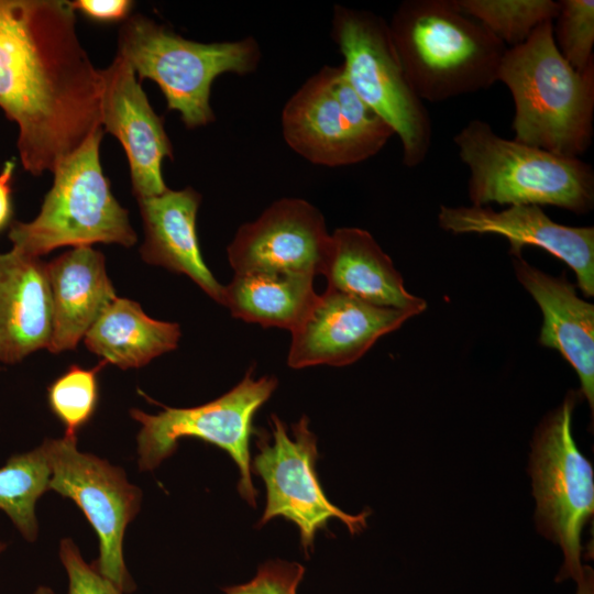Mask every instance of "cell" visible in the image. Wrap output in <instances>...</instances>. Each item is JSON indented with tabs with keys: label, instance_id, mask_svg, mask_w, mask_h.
<instances>
[{
	"label": "cell",
	"instance_id": "cell-19",
	"mask_svg": "<svg viewBox=\"0 0 594 594\" xmlns=\"http://www.w3.org/2000/svg\"><path fill=\"white\" fill-rule=\"evenodd\" d=\"M52 316L46 263L14 249L0 253V362L47 349Z\"/></svg>",
	"mask_w": 594,
	"mask_h": 594
},
{
	"label": "cell",
	"instance_id": "cell-34",
	"mask_svg": "<svg viewBox=\"0 0 594 594\" xmlns=\"http://www.w3.org/2000/svg\"><path fill=\"white\" fill-rule=\"evenodd\" d=\"M4 548H6V544L0 542V553L4 550Z\"/></svg>",
	"mask_w": 594,
	"mask_h": 594
},
{
	"label": "cell",
	"instance_id": "cell-31",
	"mask_svg": "<svg viewBox=\"0 0 594 594\" xmlns=\"http://www.w3.org/2000/svg\"><path fill=\"white\" fill-rule=\"evenodd\" d=\"M15 158L7 161L0 172V231H2L12 217L11 183L15 170Z\"/></svg>",
	"mask_w": 594,
	"mask_h": 594
},
{
	"label": "cell",
	"instance_id": "cell-23",
	"mask_svg": "<svg viewBox=\"0 0 594 594\" xmlns=\"http://www.w3.org/2000/svg\"><path fill=\"white\" fill-rule=\"evenodd\" d=\"M314 278L299 274H234L232 280L223 286L221 305L234 318L292 332L318 297Z\"/></svg>",
	"mask_w": 594,
	"mask_h": 594
},
{
	"label": "cell",
	"instance_id": "cell-21",
	"mask_svg": "<svg viewBox=\"0 0 594 594\" xmlns=\"http://www.w3.org/2000/svg\"><path fill=\"white\" fill-rule=\"evenodd\" d=\"M328 288L380 307L425 311L427 302L405 288L402 274L372 234L355 227L338 228L321 272Z\"/></svg>",
	"mask_w": 594,
	"mask_h": 594
},
{
	"label": "cell",
	"instance_id": "cell-8",
	"mask_svg": "<svg viewBox=\"0 0 594 594\" xmlns=\"http://www.w3.org/2000/svg\"><path fill=\"white\" fill-rule=\"evenodd\" d=\"M581 397L570 391L561 405L538 426L531 444L529 473L536 499L538 531L561 548L557 582L581 579L584 526L594 513V473L572 432L573 410Z\"/></svg>",
	"mask_w": 594,
	"mask_h": 594
},
{
	"label": "cell",
	"instance_id": "cell-12",
	"mask_svg": "<svg viewBox=\"0 0 594 594\" xmlns=\"http://www.w3.org/2000/svg\"><path fill=\"white\" fill-rule=\"evenodd\" d=\"M271 419L272 441L264 431L257 432L258 453L251 464L266 486V507L258 526L275 517L293 521L307 556L316 534L332 518L342 521L351 535L365 529L370 510L351 515L327 498L316 472L317 438L309 429V419L302 416L293 424V438L276 415Z\"/></svg>",
	"mask_w": 594,
	"mask_h": 594
},
{
	"label": "cell",
	"instance_id": "cell-18",
	"mask_svg": "<svg viewBox=\"0 0 594 594\" xmlns=\"http://www.w3.org/2000/svg\"><path fill=\"white\" fill-rule=\"evenodd\" d=\"M200 195L187 187L167 188L157 196L139 199L144 228L140 253L144 262L184 274L221 305L223 285L206 265L196 230Z\"/></svg>",
	"mask_w": 594,
	"mask_h": 594
},
{
	"label": "cell",
	"instance_id": "cell-16",
	"mask_svg": "<svg viewBox=\"0 0 594 594\" xmlns=\"http://www.w3.org/2000/svg\"><path fill=\"white\" fill-rule=\"evenodd\" d=\"M100 73L101 127L124 148L133 194L136 200L161 195L167 189L162 163L165 157L173 158L163 120L154 112L135 72L125 59L117 55Z\"/></svg>",
	"mask_w": 594,
	"mask_h": 594
},
{
	"label": "cell",
	"instance_id": "cell-24",
	"mask_svg": "<svg viewBox=\"0 0 594 594\" xmlns=\"http://www.w3.org/2000/svg\"><path fill=\"white\" fill-rule=\"evenodd\" d=\"M51 468L43 446L11 457L0 468V509L28 541L38 534L36 501L48 491Z\"/></svg>",
	"mask_w": 594,
	"mask_h": 594
},
{
	"label": "cell",
	"instance_id": "cell-25",
	"mask_svg": "<svg viewBox=\"0 0 594 594\" xmlns=\"http://www.w3.org/2000/svg\"><path fill=\"white\" fill-rule=\"evenodd\" d=\"M507 48L526 42L542 23L553 21L560 3L553 0H455Z\"/></svg>",
	"mask_w": 594,
	"mask_h": 594
},
{
	"label": "cell",
	"instance_id": "cell-33",
	"mask_svg": "<svg viewBox=\"0 0 594 594\" xmlns=\"http://www.w3.org/2000/svg\"><path fill=\"white\" fill-rule=\"evenodd\" d=\"M33 594H54V592L46 586H40Z\"/></svg>",
	"mask_w": 594,
	"mask_h": 594
},
{
	"label": "cell",
	"instance_id": "cell-11",
	"mask_svg": "<svg viewBox=\"0 0 594 594\" xmlns=\"http://www.w3.org/2000/svg\"><path fill=\"white\" fill-rule=\"evenodd\" d=\"M42 446L51 468L48 491L76 503L99 538V557L91 564L122 593L133 592L135 583L123 559V537L139 513L141 491L121 468L80 452L77 439H46Z\"/></svg>",
	"mask_w": 594,
	"mask_h": 594
},
{
	"label": "cell",
	"instance_id": "cell-7",
	"mask_svg": "<svg viewBox=\"0 0 594 594\" xmlns=\"http://www.w3.org/2000/svg\"><path fill=\"white\" fill-rule=\"evenodd\" d=\"M331 35L343 56L345 78L399 138L403 164L411 168L424 163L431 120L404 72L387 22L370 11L336 6Z\"/></svg>",
	"mask_w": 594,
	"mask_h": 594
},
{
	"label": "cell",
	"instance_id": "cell-14",
	"mask_svg": "<svg viewBox=\"0 0 594 594\" xmlns=\"http://www.w3.org/2000/svg\"><path fill=\"white\" fill-rule=\"evenodd\" d=\"M416 315L411 310L375 306L327 287L292 331L287 364L297 370L352 364L381 337Z\"/></svg>",
	"mask_w": 594,
	"mask_h": 594
},
{
	"label": "cell",
	"instance_id": "cell-1",
	"mask_svg": "<svg viewBox=\"0 0 594 594\" xmlns=\"http://www.w3.org/2000/svg\"><path fill=\"white\" fill-rule=\"evenodd\" d=\"M100 69L65 0H0V109L26 172L53 173L101 127Z\"/></svg>",
	"mask_w": 594,
	"mask_h": 594
},
{
	"label": "cell",
	"instance_id": "cell-3",
	"mask_svg": "<svg viewBox=\"0 0 594 594\" xmlns=\"http://www.w3.org/2000/svg\"><path fill=\"white\" fill-rule=\"evenodd\" d=\"M388 25L404 72L422 101L442 102L498 81L507 47L455 0H406Z\"/></svg>",
	"mask_w": 594,
	"mask_h": 594
},
{
	"label": "cell",
	"instance_id": "cell-32",
	"mask_svg": "<svg viewBox=\"0 0 594 594\" xmlns=\"http://www.w3.org/2000/svg\"><path fill=\"white\" fill-rule=\"evenodd\" d=\"M575 594H594V571L585 564L581 579L576 582Z\"/></svg>",
	"mask_w": 594,
	"mask_h": 594
},
{
	"label": "cell",
	"instance_id": "cell-20",
	"mask_svg": "<svg viewBox=\"0 0 594 594\" xmlns=\"http://www.w3.org/2000/svg\"><path fill=\"white\" fill-rule=\"evenodd\" d=\"M46 268L53 308L47 350H74L117 298L105 256L91 246H75L46 263Z\"/></svg>",
	"mask_w": 594,
	"mask_h": 594
},
{
	"label": "cell",
	"instance_id": "cell-30",
	"mask_svg": "<svg viewBox=\"0 0 594 594\" xmlns=\"http://www.w3.org/2000/svg\"><path fill=\"white\" fill-rule=\"evenodd\" d=\"M72 8L80 11L89 19L98 22H117L125 20L132 9L130 0H76Z\"/></svg>",
	"mask_w": 594,
	"mask_h": 594
},
{
	"label": "cell",
	"instance_id": "cell-26",
	"mask_svg": "<svg viewBox=\"0 0 594 594\" xmlns=\"http://www.w3.org/2000/svg\"><path fill=\"white\" fill-rule=\"evenodd\" d=\"M105 364L89 370L72 365L50 385L48 406L64 425V437L77 439L79 429L94 416L98 403L97 373Z\"/></svg>",
	"mask_w": 594,
	"mask_h": 594
},
{
	"label": "cell",
	"instance_id": "cell-17",
	"mask_svg": "<svg viewBox=\"0 0 594 594\" xmlns=\"http://www.w3.org/2000/svg\"><path fill=\"white\" fill-rule=\"evenodd\" d=\"M518 282L541 309L543 323L538 338L542 346L557 350L575 370L580 395L594 407V306L576 294L564 275L551 276L515 257Z\"/></svg>",
	"mask_w": 594,
	"mask_h": 594
},
{
	"label": "cell",
	"instance_id": "cell-6",
	"mask_svg": "<svg viewBox=\"0 0 594 594\" xmlns=\"http://www.w3.org/2000/svg\"><path fill=\"white\" fill-rule=\"evenodd\" d=\"M103 132V128L94 132L54 169L53 186L32 221L11 223L12 249L40 257L68 245L135 244L129 211L117 201L101 167Z\"/></svg>",
	"mask_w": 594,
	"mask_h": 594
},
{
	"label": "cell",
	"instance_id": "cell-27",
	"mask_svg": "<svg viewBox=\"0 0 594 594\" xmlns=\"http://www.w3.org/2000/svg\"><path fill=\"white\" fill-rule=\"evenodd\" d=\"M552 21L556 46L578 72L594 67V1L560 0Z\"/></svg>",
	"mask_w": 594,
	"mask_h": 594
},
{
	"label": "cell",
	"instance_id": "cell-4",
	"mask_svg": "<svg viewBox=\"0 0 594 594\" xmlns=\"http://www.w3.org/2000/svg\"><path fill=\"white\" fill-rule=\"evenodd\" d=\"M453 141L470 170L473 206H554L578 215L594 206V170L580 157L505 139L480 119L468 122Z\"/></svg>",
	"mask_w": 594,
	"mask_h": 594
},
{
	"label": "cell",
	"instance_id": "cell-5",
	"mask_svg": "<svg viewBox=\"0 0 594 594\" xmlns=\"http://www.w3.org/2000/svg\"><path fill=\"white\" fill-rule=\"evenodd\" d=\"M118 55L131 65L140 80H154L168 110L177 111L184 124L195 129L215 120L210 106L213 80L224 73L254 72L261 50L253 37L215 43L187 40L135 14L119 31Z\"/></svg>",
	"mask_w": 594,
	"mask_h": 594
},
{
	"label": "cell",
	"instance_id": "cell-9",
	"mask_svg": "<svg viewBox=\"0 0 594 594\" xmlns=\"http://www.w3.org/2000/svg\"><path fill=\"white\" fill-rule=\"evenodd\" d=\"M283 135L312 164L338 167L377 154L395 134L355 92L340 66H324L286 102Z\"/></svg>",
	"mask_w": 594,
	"mask_h": 594
},
{
	"label": "cell",
	"instance_id": "cell-13",
	"mask_svg": "<svg viewBox=\"0 0 594 594\" xmlns=\"http://www.w3.org/2000/svg\"><path fill=\"white\" fill-rule=\"evenodd\" d=\"M330 242L322 213L300 198L274 201L242 224L227 255L234 274H321Z\"/></svg>",
	"mask_w": 594,
	"mask_h": 594
},
{
	"label": "cell",
	"instance_id": "cell-2",
	"mask_svg": "<svg viewBox=\"0 0 594 594\" xmlns=\"http://www.w3.org/2000/svg\"><path fill=\"white\" fill-rule=\"evenodd\" d=\"M498 81L514 100L515 141L569 157L588 150L594 130V67L578 72L570 66L556 46L552 21L506 50Z\"/></svg>",
	"mask_w": 594,
	"mask_h": 594
},
{
	"label": "cell",
	"instance_id": "cell-10",
	"mask_svg": "<svg viewBox=\"0 0 594 594\" xmlns=\"http://www.w3.org/2000/svg\"><path fill=\"white\" fill-rule=\"evenodd\" d=\"M250 367L242 381L228 393L200 406L172 408L150 415L140 409L130 411L141 424L136 437L138 463L142 471L157 468L170 457L183 438H196L228 452L240 471L238 491L251 506H256L257 490L251 477L250 439L258 408L277 387V378H254Z\"/></svg>",
	"mask_w": 594,
	"mask_h": 594
},
{
	"label": "cell",
	"instance_id": "cell-15",
	"mask_svg": "<svg viewBox=\"0 0 594 594\" xmlns=\"http://www.w3.org/2000/svg\"><path fill=\"white\" fill-rule=\"evenodd\" d=\"M441 229L452 234H495L507 239L509 254L521 256L524 246H537L574 271L578 287L594 296V228L570 227L551 220L536 205H513L501 211L488 206H441Z\"/></svg>",
	"mask_w": 594,
	"mask_h": 594
},
{
	"label": "cell",
	"instance_id": "cell-22",
	"mask_svg": "<svg viewBox=\"0 0 594 594\" xmlns=\"http://www.w3.org/2000/svg\"><path fill=\"white\" fill-rule=\"evenodd\" d=\"M182 332L176 322L148 317L140 304L117 297L85 334L87 349L105 363L138 369L177 348Z\"/></svg>",
	"mask_w": 594,
	"mask_h": 594
},
{
	"label": "cell",
	"instance_id": "cell-29",
	"mask_svg": "<svg viewBox=\"0 0 594 594\" xmlns=\"http://www.w3.org/2000/svg\"><path fill=\"white\" fill-rule=\"evenodd\" d=\"M59 558L68 576V594H123L82 559L70 538L61 541Z\"/></svg>",
	"mask_w": 594,
	"mask_h": 594
},
{
	"label": "cell",
	"instance_id": "cell-28",
	"mask_svg": "<svg viewBox=\"0 0 594 594\" xmlns=\"http://www.w3.org/2000/svg\"><path fill=\"white\" fill-rule=\"evenodd\" d=\"M304 565L283 560L267 561L258 566L246 583L222 588L224 594H297L305 575Z\"/></svg>",
	"mask_w": 594,
	"mask_h": 594
}]
</instances>
